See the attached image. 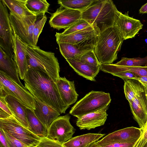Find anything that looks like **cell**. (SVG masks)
<instances>
[{"label":"cell","mask_w":147,"mask_h":147,"mask_svg":"<svg viewBox=\"0 0 147 147\" xmlns=\"http://www.w3.org/2000/svg\"><path fill=\"white\" fill-rule=\"evenodd\" d=\"M23 80L25 87L34 97L60 114L65 113L69 107L61 99L56 83L46 73L37 70H29Z\"/></svg>","instance_id":"1"},{"label":"cell","mask_w":147,"mask_h":147,"mask_svg":"<svg viewBox=\"0 0 147 147\" xmlns=\"http://www.w3.org/2000/svg\"><path fill=\"white\" fill-rule=\"evenodd\" d=\"M123 40L114 26L100 32L94 49L100 65L113 64Z\"/></svg>","instance_id":"2"},{"label":"cell","mask_w":147,"mask_h":147,"mask_svg":"<svg viewBox=\"0 0 147 147\" xmlns=\"http://www.w3.org/2000/svg\"><path fill=\"white\" fill-rule=\"evenodd\" d=\"M23 48L27 57L28 70L43 71L56 82L60 78V67L54 53L45 51L39 47H32L24 42Z\"/></svg>","instance_id":"3"},{"label":"cell","mask_w":147,"mask_h":147,"mask_svg":"<svg viewBox=\"0 0 147 147\" xmlns=\"http://www.w3.org/2000/svg\"><path fill=\"white\" fill-rule=\"evenodd\" d=\"M117 9L111 0H96L82 11V19L95 25L100 32L113 26Z\"/></svg>","instance_id":"4"},{"label":"cell","mask_w":147,"mask_h":147,"mask_svg":"<svg viewBox=\"0 0 147 147\" xmlns=\"http://www.w3.org/2000/svg\"><path fill=\"white\" fill-rule=\"evenodd\" d=\"M111 101L109 93L92 90L78 101L71 108L69 113L78 118L109 106Z\"/></svg>","instance_id":"5"},{"label":"cell","mask_w":147,"mask_h":147,"mask_svg":"<svg viewBox=\"0 0 147 147\" xmlns=\"http://www.w3.org/2000/svg\"><path fill=\"white\" fill-rule=\"evenodd\" d=\"M0 97L11 96L26 108L34 110V97L26 88L19 85L8 75L0 70Z\"/></svg>","instance_id":"6"},{"label":"cell","mask_w":147,"mask_h":147,"mask_svg":"<svg viewBox=\"0 0 147 147\" xmlns=\"http://www.w3.org/2000/svg\"><path fill=\"white\" fill-rule=\"evenodd\" d=\"M0 128L29 147H36L41 138L23 126L14 117L0 119Z\"/></svg>","instance_id":"7"},{"label":"cell","mask_w":147,"mask_h":147,"mask_svg":"<svg viewBox=\"0 0 147 147\" xmlns=\"http://www.w3.org/2000/svg\"><path fill=\"white\" fill-rule=\"evenodd\" d=\"M13 35L14 32L7 8L2 0H0V47L7 55L15 60Z\"/></svg>","instance_id":"8"},{"label":"cell","mask_w":147,"mask_h":147,"mask_svg":"<svg viewBox=\"0 0 147 147\" xmlns=\"http://www.w3.org/2000/svg\"><path fill=\"white\" fill-rule=\"evenodd\" d=\"M100 31L95 25L78 31L66 35L56 32L55 34L57 43H69L81 46H95Z\"/></svg>","instance_id":"9"},{"label":"cell","mask_w":147,"mask_h":147,"mask_svg":"<svg viewBox=\"0 0 147 147\" xmlns=\"http://www.w3.org/2000/svg\"><path fill=\"white\" fill-rule=\"evenodd\" d=\"M9 17L13 32L24 43L35 47L33 39V32L37 16L34 15L18 18L10 12Z\"/></svg>","instance_id":"10"},{"label":"cell","mask_w":147,"mask_h":147,"mask_svg":"<svg viewBox=\"0 0 147 147\" xmlns=\"http://www.w3.org/2000/svg\"><path fill=\"white\" fill-rule=\"evenodd\" d=\"M70 118L68 114L57 118L48 129L46 137L62 144L72 138L75 129L70 123Z\"/></svg>","instance_id":"11"},{"label":"cell","mask_w":147,"mask_h":147,"mask_svg":"<svg viewBox=\"0 0 147 147\" xmlns=\"http://www.w3.org/2000/svg\"><path fill=\"white\" fill-rule=\"evenodd\" d=\"M143 25L140 20L130 17L128 11L123 14L118 10L116 11L113 26L123 40L134 38Z\"/></svg>","instance_id":"12"},{"label":"cell","mask_w":147,"mask_h":147,"mask_svg":"<svg viewBox=\"0 0 147 147\" xmlns=\"http://www.w3.org/2000/svg\"><path fill=\"white\" fill-rule=\"evenodd\" d=\"M82 13L81 11L60 6L51 14L49 23L54 29L65 30L82 19Z\"/></svg>","instance_id":"13"},{"label":"cell","mask_w":147,"mask_h":147,"mask_svg":"<svg viewBox=\"0 0 147 147\" xmlns=\"http://www.w3.org/2000/svg\"><path fill=\"white\" fill-rule=\"evenodd\" d=\"M142 133L141 128L131 127L115 131L96 142L100 146L114 143H136Z\"/></svg>","instance_id":"14"},{"label":"cell","mask_w":147,"mask_h":147,"mask_svg":"<svg viewBox=\"0 0 147 147\" xmlns=\"http://www.w3.org/2000/svg\"><path fill=\"white\" fill-rule=\"evenodd\" d=\"M146 90L142 92L129 103L134 118L141 129L144 128L147 121Z\"/></svg>","instance_id":"15"},{"label":"cell","mask_w":147,"mask_h":147,"mask_svg":"<svg viewBox=\"0 0 147 147\" xmlns=\"http://www.w3.org/2000/svg\"><path fill=\"white\" fill-rule=\"evenodd\" d=\"M109 107L87 113L78 118L76 125L81 130H89L104 125L107 118V110Z\"/></svg>","instance_id":"16"},{"label":"cell","mask_w":147,"mask_h":147,"mask_svg":"<svg viewBox=\"0 0 147 147\" xmlns=\"http://www.w3.org/2000/svg\"><path fill=\"white\" fill-rule=\"evenodd\" d=\"M35 108L34 112L39 120L47 129L52 123L60 114L57 110L34 97Z\"/></svg>","instance_id":"17"},{"label":"cell","mask_w":147,"mask_h":147,"mask_svg":"<svg viewBox=\"0 0 147 147\" xmlns=\"http://www.w3.org/2000/svg\"><path fill=\"white\" fill-rule=\"evenodd\" d=\"M13 42L15 60L19 76L21 79L24 80L28 71L27 54L23 48L24 42L14 32Z\"/></svg>","instance_id":"18"},{"label":"cell","mask_w":147,"mask_h":147,"mask_svg":"<svg viewBox=\"0 0 147 147\" xmlns=\"http://www.w3.org/2000/svg\"><path fill=\"white\" fill-rule=\"evenodd\" d=\"M56 83L64 103L69 106L75 103L78 94L76 90L74 81H70L65 77H60Z\"/></svg>","instance_id":"19"},{"label":"cell","mask_w":147,"mask_h":147,"mask_svg":"<svg viewBox=\"0 0 147 147\" xmlns=\"http://www.w3.org/2000/svg\"><path fill=\"white\" fill-rule=\"evenodd\" d=\"M66 60L79 75L87 80L96 81L95 78L100 70V66H95L78 59H69Z\"/></svg>","instance_id":"20"},{"label":"cell","mask_w":147,"mask_h":147,"mask_svg":"<svg viewBox=\"0 0 147 147\" xmlns=\"http://www.w3.org/2000/svg\"><path fill=\"white\" fill-rule=\"evenodd\" d=\"M0 70L7 74L21 86L26 88L19 79L18 67L15 61L7 55L0 47Z\"/></svg>","instance_id":"21"},{"label":"cell","mask_w":147,"mask_h":147,"mask_svg":"<svg viewBox=\"0 0 147 147\" xmlns=\"http://www.w3.org/2000/svg\"><path fill=\"white\" fill-rule=\"evenodd\" d=\"M60 51L65 59H79L85 53L94 50V46H86L69 43L58 44Z\"/></svg>","instance_id":"22"},{"label":"cell","mask_w":147,"mask_h":147,"mask_svg":"<svg viewBox=\"0 0 147 147\" xmlns=\"http://www.w3.org/2000/svg\"><path fill=\"white\" fill-rule=\"evenodd\" d=\"M5 99L15 118L22 125L28 129L29 123L27 117L26 107L11 96H6Z\"/></svg>","instance_id":"23"},{"label":"cell","mask_w":147,"mask_h":147,"mask_svg":"<svg viewBox=\"0 0 147 147\" xmlns=\"http://www.w3.org/2000/svg\"><path fill=\"white\" fill-rule=\"evenodd\" d=\"M100 70L112 75L123 72H130L134 73L139 77H147V66L143 67H130L112 64H101L100 65Z\"/></svg>","instance_id":"24"},{"label":"cell","mask_w":147,"mask_h":147,"mask_svg":"<svg viewBox=\"0 0 147 147\" xmlns=\"http://www.w3.org/2000/svg\"><path fill=\"white\" fill-rule=\"evenodd\" d=\"M104 134L88 133L72 138L63 144L64 147H86L97 142Z\"/></svg>","instance_id":"25"},{"label":"cell","mask_w":147,"mask_h":147,"mask_svg":"<svg viewBox=\"0 0 147 147\" xmlns=\"http://www.w3.org/2000/svg\"><path fill=\"white\" fill-rule=\"evenodd\" d=\"M2 1L10 10V12L18 18L34 15L27 7L26 6V0Z\"/></svg>","instance_id":"26"},{"label":"cell","mask_w":147,"mask_h":147,"mask_svg":"<svg viewBox=\"0 0 147 147\" xmlns=\"http://www.w3.org/2000/svg\"><path fill=\"white\" fill-rule=\"evenodd\" d=\"M26 109L29 123L28 129L41 138L46 137L47 129L36 116L34 110L28 108Z\"/></svg>","instance_id":"27"},{"label":"cell","mask_w":147,"mask_h":147,"mask_svg":"<svg viewBox=\"0 0 147 147\" xmlns=\"http://www.w3.org/2000/svg\"><path fill=\"white\" fill-rule=\"evenodd\" d=\"M124 81V94L129 103L147 88L139 81L137 80L130 79Z\"/></svg>","instance_id":"28"},{"label":"cell","mask_w":147,"mask_h":147,"mask_svg":"<svg viewBox=\"0 0 147 147\" xmlns=\"http://www.w3.org/2000/svg\"><path fill=\"white\" fill-rule=\"evenodd\" d=\"M26 6L34 15L42 16L48 12L50 4L46 0H26Z\"/></svg>","instance_id":"29"},{"label":"cell","mask_w":147,"mask_h":147,"mask_svg":"<svg viewBox=\"0 0 147 147\" xmlns=\"http://www.w3.org/2000/svg\"><path fill=\"white\" fill-rule=\"evenodd\" d=\"M96 0H59L58 3L64 7L82 11L85 10Z\"/></svg>","instance_id":"30"},{"label":"cell","mask_w":147,"mask_h":147,"mask_svg":"<svg viewBox=\"0 0 147 147\" xmlns=\"http://www.w3.org/2000/svg\"><path fill=\"white\" fill-rule=\"evenodd\" d=\"M115 64L120 66L130 67H143L147 65V55L144 57L129 58L122 57L120 61Z\"/></svg>","instance_id":"31"},{"label":"cell","mask_w":147,"mask_h":147,"mask_svg":"<svg viewBox=\"0 0 147 147\" xmlns=\"http://www.w3.org/2000/svg\"><path fill=\"white\" fill-rule=\"evenodd\" d=\"M92 25L86 20L82 19L65 29L62 32L60 33L62 35H68L84 29Z\"/></svg>","instance_id":"32"},{"label":"cell","mask_w":147,"mask_h":147,"mask_svg":"<svg viewBox=\"0 0 147 147\" xmlns=\"http://www.w3.org/2000/svg\"><path fill=\"white\" fill-rule=\"evenodd\" d=\"M47 18L45 15L36 22L33 32V39L35 47L37 44L39 36L42 32L43 28L47 20Z\"/></svg>","instance_id":"33"},{"label":"cell","mask_w":147,"mask_h":147,"mask_svg":"<svg viewBox=\"0 0 147 147\" xmlns=\"http://www.w3.org/2000/svg\"><path fill=\"white\" fill-rule=\"evenodd\" d=\"M79 59L82 61L95 66H100V64L94 50L89 51L84 54Z\"/></svg>","instance_id":"34"},{"label":"cell","mask_w":147,"mask_h":147,"mask_svg":"<svg viewBox=\"0 0 147 147\" xmlns=\"http://www.w3.org/2000/svg\"><path fill=\"white\" fill-rule=\"evenodd\" d=\"M36 147H64L63 144L56 140L49 139L47 137L41 138Z\"/></svg>","instance_id":"35"},{"label":"cell","mask_w":147,"mask_h":147,"mask_svg":"<svg viewBox=\"0 0 147 147\" xmlns=\"http://www.w3.org/2000/svg\"><path fill=\"white\" fill-rule=\"evenodd\" d=\"M4 132L9 147H29L20 140L5 132Z\"/></svg>","instance_id":"36"},{"label":"cell","mask_w":147,"mask_h":147,"mask_svg":"<svg viewBox=\"0 0 147 147\" xmlns=\"http://www.w3.org/2000/svg\"><path fill=\"white\" fill-rule=\"evenodd\" d=\"M141 129V135L133 147H145L147 144V121L144 128Z\"/></svg>","instance_id":"37"},{"label":"cell","mask_w":147,"mask_h":147,"mask_svg":"<svg viewBox=\"0 0 147 147\" xmlns=\"http://www.w3.org/2000/svg\"><path fill=\"white\" fill-rule=\"evenodd\" d=\"M122 79L124 81L130 79L138 80L140 78L136 74L130 72H123L114 74L112 75Z\"/></svg>","instance_id":"38"},{"label":"cell","mask_w":147,"mask_h":147,"mask_svg":"<svg viewBox=\"0 0 147 147\" xmlns=\"http://www.w3.org/2000/svg\"><path fill=\"white\" fill-rule=\"evenodd\" d=\"M0 108L11 116L14 117V115L8 106L5 97H0Z\"/></svg>","instance_id":"39"},{"label":"cell","mask_w":147,"mask_h":147,"mask_svg":"<svg viewBox=\"0 0 147 147\" xmlns=\"http://www.w3.org/2000/svg\"><path fill=\"white\" fill-rule=\"evenodd\" d=\"M136 143H114L101 147H133Z\"/></svg>","instance_id":"40"},{"label":"cell","mask_w":147,"mask_h":147,"mask_svg":"<svg viewBox=\"0 0 147 147\" xmlns=\"http://www.w3.org/2000/svg\"><path fill=\"white\" fill-rule=\"evenodd\" d=\"M0 147H9L3 131L0 128Z\"/></svg>","instance_id":"41"},{"label":"cell","mask_w":147,"mask_h":147,"mask_svg":"<svg viewBox=\"0 0 147 147\" xmlns=\"http://www.w3.org/2000/svg\"><path fill=\"white\" fill-rule=\"evenodd\" d=\"M11 116L6 112L0 109V119H6Z\"/></svg>","instance_id":"42"},{"label":"cell","mask_w":147,"mask_h":147,"mask_svg":"<svg viewBox=\"0 0 147 147\" xmlns=\"http://www.w3.org/2000/svg\"><path fill=\"white\" fill-rule=\"evenodd\" d=\"M139 11V13L140 14L147 13V3L141 7Z\"/></svg>","instance_id":"43"},{"label":"cell","mask_w":147,"mask_h":147,"mask_svg":"<svg viewBox=\"0 0 147 147\" xmlns=\"http://www.w3.org/2000/svg\"><path fill=\"white\" fill-rule=\"evenodd\" d=\"M90 147H101L100 146H99L98 145L96 142H94L92 143L91 145L90 146Z\"/></svg>","instance_id":"44"},{"label":"cell","mask_w":147,"mask_h":147,"mask_svg":"<svg viewBox=\"0 0 147 147\" xmlns=\"http://www.w3.org/2000/svg\"><path fill=\"white\" fill-rule=\"evenodd\" d=\"M92 144H90V145H88V146H87V147H90V146Z\"/></svg>","instance_id":"45"},{"label":"cell","mask_w":147,"mask_h":147,"mask_svg":"<svg viewBox=\"0 0 147 147\" xmlns=\"http://www.w3.org/2000/svg\"><path fill=\"white\" fill-rule=\"evenodd\" d=\"M146 95H147V88L146 90Z\"/></svg>","instance_id":"46"},{"label":"cell","mask_w":147,"mask_h":147,"mask_svg":"<svg viewBox=\"0 0 147 147\" xmlns=\"http://www.w3.org/2000/svg\"><path fill=\"white\" fill-rule=\"evenodd\" d=\"M145 147H147V144L145 146Z\"/></svg>","instance_id":"47"}]
</instances>
